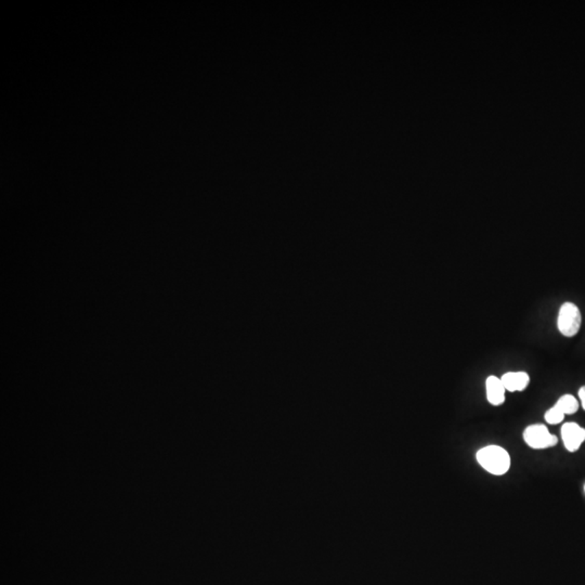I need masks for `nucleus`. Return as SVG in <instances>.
Instances as JSON below:
<instances>
[{
    "instance_id": "obj_1",
    "label": "nucleus",
    "mask_w": 585,
    "mask_h": 585,
    "mask_svg": "<svg viewBox=\"0 0 585 585\" xmlns=\"http://www.w3.org/2000/svg\"><path fill=\"white\" fill-rule=\"evenodd\" d=\"M477 461L490 474L502 476L510 471V456L499 445H488L477 452Z\"/></svg>"
},
{
    "instance_id": "obj_2",
    "label": "nucleus",
    "mask_w": 585,
    "mask_h": 585,
    "mask_svg": "<svg viewBox=\"0 0 585 585\" xmlns=\"http://www.w3.org/2000/svg\"><path fill=\"white\" fill-rule=\"evenodd\" d=\"M582 316L580 310L573 303H564L560 307L557 327L564 336L573 337L580 331Z\"/></svg>"
},
{
    "instance_id": "obj_3",
    "label": "nucleus",
    "mask_w": 585,
    "mask_h": 585,
    "mask_svg": "<svg viewBox=\"0 0 585 585\" xmlns=\"http://www.w3.org/2000/svg\"><path fill=\"white\" fill-rule=\"evenodd\" d=\"M523 440L530 448L536 450L551 448L558 443L556 436L551 435L549 428L543 424L528 426L523 432Z\"/></svg>"
},
{
    "instance_id": "obj_4",
    "label": "nucleus",
    "mask_w": 585,
    "mask_h": 585,
    "mask_svg": "<svg viewBox=\"0 0 585 585\" xmlns=\"http://www.w3.org/2000/svg\"><path fill=\"white\" fill-rule=\"evenodd\" d=\"M562 438L564 447L569 452H575L585 441V430L577 423L562 425Z\"/></svg>"
},
{
    "instance_id": "obj_5",
    "label": "nucleus",
    "mask_w": 585,
    "mask_h": 585,
    "mask_svg": "<svg viewBox=\"0 0 585 585\" xmlns=\"http://www.w3.org/2000/svg\"><path fill=\"white\" fill-rule=\"evenodd\" d=\"M506 390L510 393L523 391L530 383V377L526 372H508L501 377Z\"/></svg>"
},
{
    "instance_id": "obj_6",
    "label": "nucleus",
    "mask_w": 585,
    "mask_h": 585,
    "mask_svg": "<svg viewBox=\"0 0 585 585\" xmlns=\"http://www.w3.org/2000/svg\"><path fill=\"white\" fill-rule=\"evenodd\" d=\"M486 389H487L488 401L492 406L497 407V406L504 403L506 389H505L501 378L493 375L489 376L487 378V382H486Z\"/></svg>"
},
{
    "instance_id": "obj_7",
    "label": "nucleus",
    "mask_w": 585,
    "mask_h": 585,
    "mask_svg": "<svg viewBox=\"0 0 585 585\" xmlns=\"http://www.w3.org/2000/svg\"><path fill=\"white\" fill-rule=\"evenodd\" d=\"M555 406L560 408L564 415L575 414V412L579 410V402L573 395H564V396L560 397Z\"/></svg>"
},
{
    "instance_id": "obj_8",
    "label": "nucleus",
    "mask_w": 585,
    "mask_h": 585,
    "mask_svg": "<svg viewBox=\"0 0 585 585\" xmlns=\"http://www.w3.org/2000/svg\"><path fill=\"white\" fill-rule=\"evenodd\" d=\"M544 419H545V421H547L549 424L557 425L564 421V414L562 413V411L560 408L554 406V407L547 410V413L544 415Z\"/></svg>"
},
{
    "instance_id": "obj_9",
    "label": "nucleus",
    "mask_w": 585,
    "mask_h": 585,
    "mask_svg": "<svg viewBox=\"0 0 585 585\" xmlns=\"http://www.w3.org/2000/svg\"><path fill=\"white\" fill-rule=\"evenodd\" d=\"M579 398H580L583 409L585 410V386L581 387L580 390H579Z\"/></svg>"
},
{
    "instance_id": "obj_10",
    "label": "nucleus",
    "mask_w": 585,
    "mask_h": 585,
    "mask_svg": "<svg viewBox=\"0 0 585 585\" xmlns=\"http://www.w3.org/2000/svg\"><path fill=\"white\" fill-rule=\"evenodd\" d=\"M584 491H585V486H584Z\"/></svg>"
}]
</instances>
